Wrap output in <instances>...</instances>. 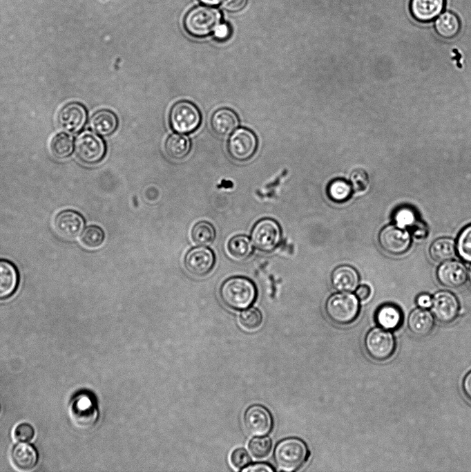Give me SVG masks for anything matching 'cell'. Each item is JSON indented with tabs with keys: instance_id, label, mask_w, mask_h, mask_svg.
Instances as JSON below:
<instances>
[{
	"instance_id": "60d3db41",
	"label": "cell",
	"mask_w": 471,
	"mask_h": 472,
	"mask_svg": "<svg viewBox=\"0 0 471 472\" xmlns=\"http://www.w3.org/2000/svg\"><path fill=\"white\" fill-rule=\"evenodd\" d=\"M247 2V0H222V7L228 12H236L242 10Z\"/></svg>"
},
{
	"instance_id": "7bdbcfd3",
	"label": "cell",
	"mask_w": 471,
	"mask_h": 472,
	"mask_svg": "<svg viewBox=\"0 0 471 472\" xmlns=\"http://www.w3.org/2000/svg\"><path fill=\"white\" fill-rule=\"evenodd\" d=\"M243 472H273L274 469L265 463H256L245 466L241 470Z\"/></svg>"
},
{
	"instance_id": "7c38bea8",
	"label": "cell",
	"mask_w": 471,
	"mask_h": 472,
	"mask_svg": "<svg viewBox=\"0 0 471 472\" xmlns=\"http://www.w3.org/2000/svg\"><path fill=\"white\" fill-rule=\"evenodd\" d=\"M431 310L434 317L442 323H450L458 317L460 304L451 292L439 291L432 296Z\"/></svg>"
},
{
	"instance_id": "4316f807",
	"label": "cell",
	"mask_w": 471,
	"mask_h": 472,
	"mask_svg": "<svg viewBox=\"0 0 471 472\" xmlns=\"http://www.w3.org/2000/svg\"><path fill=\"white\" fill-rule=\"evenodd\" d=\"M429 254L436 263L452 260L456 254V241L448 237L436 238L429 247Z\"/></svg>"
},
{
	"instance_id": "f6af8a7d",
	"label": "cell",
	"mask_w": 471,
	"mask_h": 472,
	"mask_svg": "<svg viewBox=\"0 0 471 472\" xmlns=\"http://www.w3.org/2000/svg\"><path fill=\"white\" fill-rule=\"evenodd\" d=\"M355 295L358 300L365 301L371 296V288L367 285H361L356 289Z\"/></svg>"
},
{
	"instance_id": "30bf717a",
	"label": "cell",
	"mask_w": 471,
	"mask_h": 472,
	"mask_svg": "<svg viewBox=\"0 0 471 472\" xmlns=\"http://www.w3.org/2000/svg\"><path fill=\"white\" fill-rule=\"evenodd\" d=\"M378 242L383 250L395 256L405 254L411 247L412 236L407 229L388 225L381 229Z\"/></svg>"
},
{
	"instance_id": "f35d334b",
	"label": "cell",
	"mask_w": 471,
	"mask_h": 472,
	"mask_svg": "<svg viewBox=\"0 0 471 472\" xmlns=\"http://www.w3.org/2000/svg\"><path fill=\"white\" fill-rule=\"evenodd\" d=\"M230 461L236 469L242 470L248 465L251 459L247 451L244 449L238 448L231 453Z\"/></svg>"
},
{
	"instance_id": "8992f818",
	"label": "cell",
	"mask_w": 471,
	"mask_h": 472,
	"mask_svg": "<svg viewBox=\"0 0 471 472\" xmlns=\"http://www.w3.org/2000/svg\"><path fill=\"white\" fill-rule=\"evenodd\" d=\"M69 411L72 420L78 427L82 428L92 427L98 417V409L95 396L88 391L79 392L72 399Z\"/></svg>"
},
{
	"instance_id": "277c9868",
	"label": "cell",
	"mask_w": 471,
	"mask_h": 472,
	"mask_svg": "<svg viewBox=\"0 0 471 472\" xmlns=\"http://www.w3.org/2000/svg\"><path fill=\"white\" fill-rule=\"evenodd\" d=\"M220 12L210 6H198L191 9L184 18V28L192 36L202 37L213 32L220 24Z\"/></svg>"
},
{
	"instance_id": "5b68a950",
	"label": "cell",
	"mask_w": 471,
	"mask_h": 472,
	"mask_svg": "<svg viewBox=\"0 0 471 472\" xmlns=\"http://www.w3.org/2000/svg\"><path fill=\"white\" fill-rule=\"evenodd\" d=\"M201 113L192 102L181 100L171 107L169 121L171 127L178 133H190L195 131L200 125Z\"/></svg>"
},
{
	"instance_id": "836d02e7",
	"label": "cell",
	"mask_w": 471,
	"mask_h": 472,
	"mask_svg": "<svg viewBox=\"0 0 471 472\" xmlns=\"http://www.w3.org/2000/svg\"><path fill=\"white\" fill-rule=\"evenodd\" d=\"M105 234L102 229L98 226L87 227L80 236L81 245L88 249L99 247L104 241Z\"/></svg>"
},
{
	"instance_id": "d590c367",
	"label": "cell",
	"mask_w": 471,
	"mask_h": 472,
	"mask_svg": "<svg viewBox=\"0 0 471 472\" xmlns=\"http://www.w3.org/2000/svg\"><path fill=\"white\" fill-rule=\"evenodd\" d=\"M261 312L255 308L244 309L239 316L240 325L246 330H257L262 324Z\"/></svg>"
},
{
	"instance_id": "44dd1931",
	"label": "cell",
	"mask_w": 471,
	"mask_h": 472,
	"mask_svg": "<svg viewBox=\"0 0 471 472\" xmlns=\"http://www.w3.org/2000/svg\"><path fill=\"white\" fill-rule=\"evenodd\" d=\"M38 458V453L35 447L26 443L16 444L10 453L13 466L21 471H28L35 468Z\"/></svg>"
},
{
	"instance_id": "cb8c5ba5",
	"label": "cell",
	"mask_w": 471,
	"mask_h": 472,
	"mask_svg": "<svg viewBox=\"0 0 471 472\" xmlns=\"http://www.w3.org/2000/svg\"><path fill=\"white\" fill-rule=\"evenodd\" d=\"M403 317L399 307L392 303H385L378 308L375 319L380 327L393 330L401 325Z\"/></svg>"
},
{
	"instance_id": "603a6c76",
	"label": "cell",
	"mask_w": 471,
	"mask_h": 472,
	"mask_svg": "<svg viewBox=\"0 0 471 472\" xmlns=\"http://www.w3.org/2000/svg\"><path fill=\"white\" fill-rule=\"evenodd\" d=\"M434 326L433 314L424 308L413 310L407 318V327L410 332L419 337H425L431 333Z\"/></svg>"
},
{
	"instance_id": "ab89813d",
	"label": "cell",
	"mask_w": 471,
	"mask_h": 472,
	"mask_svg": "<svg viewBox=\"0 0 471 472\" xmlns=\"http://www.w3.org/2000/svg\"><path fill=\"white\" fill-rule=\"evenodd\" d=\"M35 435L33 427L28 423L18 424L13 432L15 440L21 442H27L32 440Z\"/></svg>"
},
{
	"instance_id": "74e56055",
	"label": "cell",
	"mask_w": 471,
	"mask_h": 472,
	"mask_svg": "<svg viewBox=\"0 0 471 472\" xmlns=\"http://www.w3.org/2000/svg\"><path fill=\"white\" fill-rule=\"evenodd\" d=\"M350 184L352 189L356 192L365 191L369 186V178L367 173L362 169L355 170L351 174Z\"/></svg>"
},
{
	"instance_id": "6da1fadb",
	"label": "cell",
	"mask_w": 471,
	"mask_h": 472,
	"mask_svg": "<svg viewBox=\"0 0 471 472\" xmlns=\"http://www.w3.org/2000/svg\"><path fill=\"white\" fill-rule=\"evenodd\" d=\"M220 295L226 306L240 310L248 308L254 302L257 290L253 283L247 278L233 276L222 283Z\"/></svg>"
},
{
	"instance_id": "7a4b0ae2",
	"label": "cell",
	"mask_w": 471,
	"mask_h": 472,
	"mask_svg": "<svg viewBox=\"0 0 471 472\" xmlns=\"http://www.w3.org/2000/svg\"><path fill=\"white\" fill-rule=\"evenodd\" d=\"M309 451L306 444L297 437H288L281 440L276 445L274 461L280 470L294 471L306 462Z\"/></svg>"
},
{
	"instance_id": "e0dca14e",
	"label": "cell",
	"mask_w": 471,
	"mask_h": 472,
	"mask_svg": "<svg viewBox=\"0 0 471 472\" xmlns=\"http://www.w3.org/2000/svg\"><path fill=\"white\" fill-rule=\"evenodd\" d=\"M87 120L86 108L79 103L72 102L65 105L58 115L60 126L67 132L78 133L84 126Z\"/></svg>"
},
{
	"instance_id": "8fae6325",
	"label": "cell",
	"mask_w": 471,
	"mask_h": 472,
	"mask_svg": "<svg viewBox=\"0 0 471 472\" xmlns=\"http://www.w3.org/2000/svg\"><path fill=\"white\" fill-rule=\"evenodd\" d=\"M257 148V139L250 130L240 128L236 130L230 136L227 149L231 157L237 161L249 159Z\"/></svg>"
},
{
	"instance_id": "bcb514c9",
	"label": "cell",
	"mask_w": 471,
	"mask_h": 472,
	"mask_svg": "<svg viewBox=\"0 0 471 472\" xmlns=\"http://www.w3.org/2000/svg\"><path fill=\"white\" fill-rule=\"evenodd\" d=\"M462 389L464 395L471 402V371H470L463 378Z\"/></svg>"
},
{
	"instance_id": "7dc6e473",
	"label": "cell",
	"mask_w": 471,
	"mask_h": 472,
	"mask_svg": "<svg viewBox=\"0 0 471 472\" xmlns=\"http://www.w3.org/2000/svg\"><path fill=\"white\" fill-rule=\"evenodd\" d=\"M201 3L206 6H216L220 3L222 0H199Z\"/></svg>"
},
{
	"instance_id": "ffe728a7",
	"label": "cell",
	"mask_w": 471,
	"mask_h": 472,
	"mask_svg": "<svg viewBox=\"0 0 471 472\" xmlns=\"http://www.w3.org/2000/svg\"><path fill=\"white\" fill-rule=\"evenodd\" d=\"M210 123L211 129L215 134L226 137L236 130L238 126L239 120L233 110L221 108L213 113Z\"/></svg>"
},
{
	"instance_id": "f546056e",
	"label": "cell",
	"mask_w": 471,
	"mask_h": 472,
	"mask_svg": "<svg viewBox=\"0 0 471 472\" xmlns=\"http://www.w3.org/2000/svg\"><path fill=\"white\" fill-rule=\"evenodd\" d=\"M227 249L230 257L233 260L241 261L251 255L253 245L247 236L237 235L228 241Z\"/></svg>"
},
{
	"instance_id": "ba28073f",
	"label": "cell",
	"mask_w": 471,
	"mask_h": 472,
	"mask_svg": "<svg viewBox=\"0 0 471 472\" xmlns=\"http://www.w3.org/2000/svg\"><path fill=\"white\" fill-rule=\"evenodd\" d=\"M75 148L78 158L87 164L98 163L106 154V144L103 139L90 130L78 135Z\"/></svg>"
},
{
	"instance_id": "ee69618b",
	"label": "cell",
	"mask_w": 471,
	"mask_h": 472,
	"mask_svg": "<svg viewBox=\"0 0 471 472\" xmlns=\"http://www.w3.org/2000/svg\"><path fill=\"white\" fill-rule=\"evenodd\" d=\"M416 302L419 308L427 309L432 305V296L426 293L420 294L416 297Z\"/></svg>"
},
{
	"instance_id": "5bb4252c",
	"label": "cell",
	"mask_w": 471,
	"mask_h": 472,
	"mask_svg": "<svg viewBox=\"0 0 471 472\" xmlns=\"http://www.w3.org/2000/svg\"><path fill=\"white\" fill-rule=\"evenodd\" d=\"M243 420L247 431L253 435H267L273 426V419L270 412L259 404L249 406L244 414Z\"/></svg>"
},
{
	"instance_id": "3957f363",
	"label": "cell",
	"mask_w": 471,
	"mask_h": 472,
	"mask_svg": "<svg viewBox=\"0 0 471 472\" xmlns=\"http://www.w3.org/2000/svg\"><path fill=\"white\" fill-rule=\"evenodd\" d=\"M359 308V301L356 296L345 292L331 295L325 304L328 318L339 325L353 322L358 314Z\"/></svg>"
},
{
	"instance_id": "b9f144b4",
	"label": "cell",
	"mask_w": 471,
	"mask_h": 472,
	"mask_svg": "<svg viewBox=\"0 0 471 472\" xmlns=\"http://www.w3.org/2000/svg\"><path fill=\"white\" fill-rule=\"evenodd\" d=\"M215 39L223 41L227 39L231 35L230 28L227 24H220L213 31Z\"/></svg>"
},
{
	"instance_id": "9a60e30c",
	"label": "cell",
	"mask_w": 471,
	"mask_h": 472,
	"mask_svg": "<svg viewBox=\"0 0 471 472\" xmlns=\"http://www.w3.org/2000/svg\"><path fill=\"white\" fill-rule=\"evenodd\" d=\"M53 226L59 236L65 240H73L82 232L84 220L78 212L66 210L56 216Z\"/></svg>"
},
{
	"instance_id": "1f68e13d",
	"label": "cell",
	"mask_w": 471,
	"mask_h": 472,
	"mask_svg": "<svg viewBox=\"0 0 471 472\" xmlns=\"http://www.w3.org/2000/svg\"><path fill=\"white\" fill-rule=\"evenodd\" d=\"M74 147V140L71 135L66 133L55 135L50 142V150L57 158H65L70 155Z\"/></svg>"
},
{
	"instance_id": "83f0119b",
	"label": "cell",
	"mask_w": 471,
	"mask_h": 472,
	"mask_svg": "<svg viewBox=\"0 0 471 472\" xmlns=\"http://www.w3.org/2000/svg\"><path fill=\"white\" fill-rule=\"evenodd\" d=\"M165 151L173 160H179L188 155L191 148L190 139L185 135L173 133L165 141Z\"/></svg>"
},
{
	"instance_id": "52a82bcc",
	"label": "cell",
	"mask_w": 471,
	"mask_h": 472,
	"mask_svg": "<svg viewBox=\"0 0 471 472\" xmlns=\"http://www.w3.org/2000/svg\"><path fill=\"white\" fill-rule=\"evenodd\" d=\"M364 345L368 355L378 361L390 359L396 347V340L391 331L381 327L372 328L367 333Z\"/></svg>"
},
{
	"instance_id": "484cf974",
	"label": "cell",
	"mask_w": 471,
	"mask_h": 472,
	"mask_svg": "<svg viewBox=\"0 0 471 472\" xmlns=\"http://www.w3.org/2000/svg\"><path fill=\"white\" fill-rule=\"evenodd\" d=\"M19 282L18 272L9 261L0 260V299L10 296Z\"/></svg>"
},
{
	"instance_id": "c3c4849f",
	"label": "cell",
	"mask_w": 471,
	"mask_h": 472,
	"mask_svg": "<svg viewBox=\"0 0 471 472\" xmlns=\"http://www.w3.org/2000/svg\"><path fill=\"white\" fill-rule=\"evenodd\" d=\"M468 279L469 282L471 285V265L469 268V270L468 271Z\"/></svg>"
},
{
	"instance_id": "8d00e7d4",
	"label": "cell",
	"mask_w": 471,
	"mask_h": 472,
	"mask_svg": "<svg viewBox=\"0 0 471 472\" xmlns=\"http://www.w3.org/2000/svg\"><path fill=\"white\" fill-rule=\"evenodd\" d=\"M272 441L268 437H256L249 443L250 453L256 459L267 457L271 452Z\"/></svg>"
},
{
	"instance_id": "f1b7e54d",
	"label": "cell",
	"mask_w": 471,
	"mask_h": 472,
	"mask_svg": "<svg viewBox=\"0 0 471 472\" xmlns=\"http://www.w3.org/2000/svg\"><path fill=\"white\" fill-rule=\"evenodd\" d=\"M460 28L459 19L454 13L449 11L439 15L434 21L436 32L445 39L454 37L459 33Z\"/></svg>"
},
{
	"instance_id": "d6986e66",
	"label": "cell",
	"mask_w": 471,
	"mask_h": 472,
	"mask_svg": "<svg viewBox=\"0 0 471 472\" xmlns=\"http://www.w3.org/2000/svg\"><path fill=\"white\" fill-rule=\"evenodd\" d=\"M445 0H410L412 17L420 22H430L444 10Z\"/></svg>"
},
{
	"instance_id": "ac0fdd59",
	"label": "cell",
	"mask_w": 471,
	"mask_h": 472,
	"mask_svg": "<svg viewBox=\"0 0 471 472\" xmlns=\"http://www.w3.org/2000/svg\"><path fill=\"white\" fill-rule=\"evenodd\" d=\"M395 225L412 229L413 234L417 238H424L427 235V228L419 219L416 211L412 207L403 206L398 208L393 216Z\"/></svg>"
},
{
	"instance_id": "d6a6232c",
	"label": "cell",
	"mask_w": 471,
	"mask_h": 472,
	"mask_svg": "<svg viewBox=\"0 0 471 472\" xmlns=\"http://www.w3.org/2000/svg\"><path fill=\"white\" fill-rule=\"evenodd\" d=\"M191 236L193 242L198 245H210L215 237L213 226L207 221H200L191 229Z\"/></svg>"
},
{
	"instance_id": "4dcf8cb0",
	"label": "cell",
	"mask_w": 471,
	"mask_h": 472,
	"mask_svg": "<svg viewBox=\"0 0 471 472\" xmlns=\"http://www.w3.org/2000/svg\"><path fill=\"white\" fill-rule=\"evenodd\" d=\"M352 191L351 184L340 178L330 182L327 189L329 198L337 203L347 202L350 198Z\"/></svg>"
},
{
	"instance_id": "7402d4cb",
	"label": "cell",
	"mask_w": 471,
	"mask_h": 472,
	"mask_svg": "<svg viewBox=\"0 0 471 472\" xmlns=\"http://www.w3.org/2000/svg\"><path fill=\"white\" fill-rule=\"evenodd\" d=\"M359 274L353 267L347 265L336 267L331 276L333 287L339 292H349L356 289Z\"/></svg>"
},
{
	"instance_id": "9c48e42d",
	"label": "cell",
	"mask_w": 471,
	"mask_h": 472,
	"mask_svg": "<svg viewBox=\"0 0 471 472\" xmlns=\"http://www.w3.org/2000/svg\"><path fill=\"white\" fill-rule=\"evenodd\" d=\"M282 237L281 228L271 218H263L253 226L251 232V240L258 249L269 252L280 243Z\"/></svg>"
},
{
	"instance_id": "4fadbf2b",
	"label": "cell",
	"mask_w": 471,
	"mask_h": 472,
	"mask_svg": "<svg viewBox=\"0 0 471 472\" xmlns=\"http://www.w3.org/2000/svg\"><path fill=\"white\" fill-rule=\"evenodd\" d=\"M215 263L214 252L206 247H197L186 254L184 264L186 270L195 276H204L213 268Z\"/></svg>"
},
{
	"instance_id": "e575fe53",
	"label": "cell",
	"mask_w": 471,
	"mask_h": 472,
	"mask_svg": "<svg viewBox=\"0 0 471 472\" xmlns=\"http://www.w3.org/2000/svg\"><path fill=\"white\" fill-rule=\"evenodd\" d=\"M456 254L463 261L471 263V224L465 226L456 240Z\"/></svg>"
},
{
	"instance_id": "2e32d148",
	"label": "cell",
	"mask_w": 471,
	"mask_h": 472,
	"mask_svg": "<svg viewBox=\"0 0 471 472\" xmlns=\"http://www.w3.org/2000/svg\"><path fill=\"white\" fill-rule=\"evenodd\" d=\"M436 277L444 287L457 288L467 281L468 270L463 263L452 259L441 263L437 268Z\"/></svg>"
},
{
	"instance_id": "d4e9b609",
	"label": "cell",
	"mask_w": 471,
	"mask_h": 472,
	"mask_svg": "<svg viewBox=\"0 0 471 472\" xmlns=\"http://www.w3.org/2000/svg\"><path fill=\"white\" fill-rule=\"evenodd\" d=\"M117 115L109 110L97 111L90 120L91 129L102 136L111 135L117 129Z\"/></svg>"
}]
</instances>
